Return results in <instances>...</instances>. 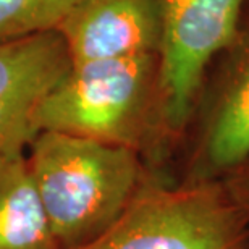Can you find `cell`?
Returning a JSON list of instances; mask_svg holds the SVG:
<instances>
[{"instance_id":"1","label":"cell","mask_w":249,"mask_h":249,"mask_svg":"<svg viewBox=\"0 0 249 249\" xmlns=\"http://www.w3.org/2000/svg\"><path fill=\"white\" fill-rule=\"evenodd\" d=\"M28 165L60 249H83L106 233L141 188L139 152L57 131H39Z\"/></svg>"},{"instance_id":"2","label":"cell","mask_w":249,"mask_h":249,"mask_svg":"<svg viewBox=\"0 0 249 249\" xmlns=\"http://www.w3.org/2000/svg\"><path fill=\"white\" fill-rule=\"evenodd\" d=\"M159 53L71 63L39 104L36 131L131 147L165 139Z\"/></svg>"},{"instance_id":"3","label":"cell","mask_w":249,"mask_h":249,"mask_svg":"<svg viewBox=\"0 0 249 249\" xmlns=\"http://www.w3.org/2000/svg\"><path fill=\"white\" fill-rule=\"evenodd\" d=\"M83 249H249V223L218 186L141 185L117 222Z\"/></svg>"},{"instance_id":"4","label":"cell","mask_w":249,"mask_h":249,"mask_svg":"<svg viewBox=\"0 0 249 249\" xmlns=\"http://www.w3.org/2000/svg\"><path fill=\"white\" fill-rule=\"evenodd\" d=\"M163 39L159 60L162 115L168 138L196 110L209 67L236 37L249 0H159Z\"/></svg>"},{"instance_id":"5","label":"cell","mask_w":249,"mask_h":249,"mask_svg":"<svg viewBox=\"0 0 249 249\" xmlns=\"http://www.w3.org/2000/svg\"><path fill=\"white\" fill-rule=\"evenodd\" d=\"M71 65L57 31L0 42V156L26 151L36 138L34 115Z\"/></svg>"},{"instance_id":"6","label":"cell","mask_w":249,"mask_h":249,"mask_svg":"<svg viewBox=\"0 0 249 249\" xmlns=\"http://www.w3.org/2000/svg\"><path fill=\"white\" fill-rule=\"evenodd\" d=\"M71 63L160 53L159 0H74L58 24Z\"/></svg>"},{"instance_id":"7","label":"cell","mask_w":249,"mask_h":249,"mask_svg":"<svg viewBox=\"0 0 249 249\" xmlns=\"http://www.w3.org/2000/svg\"><path fill=\"white\" fill-rule=\"evenodd\" d=\"M220 55L228 74L206 123L204 151L215 167H231L249 157V7Z\"/></svg>"},{"instance_id":"8","label":"cell","mask_w":249,"mask_h":249,"mask_svg":"<svg viewBox=\"0 0 249 249\" xmlns=\"http://www.w3.org/2000/svg\"><path fill=\"white\" fill-rule=\"evenodd\" d=\"M0 249H60L34 186L26 151L0 156Z\"/></svg>"},{"instance_id":"9","label":"cell","mask_w":249,"mask_h":249,"mask_svg":"<svg viewBox=\"0 0 249 249\" xmlns=\"http://www.w3.org/2000/svg\"><path fill=\"white\" fill-rule=\"evenodd\" d=\"M74 0H0V42L57 31Z\"/></svg>"}]
</instances>
